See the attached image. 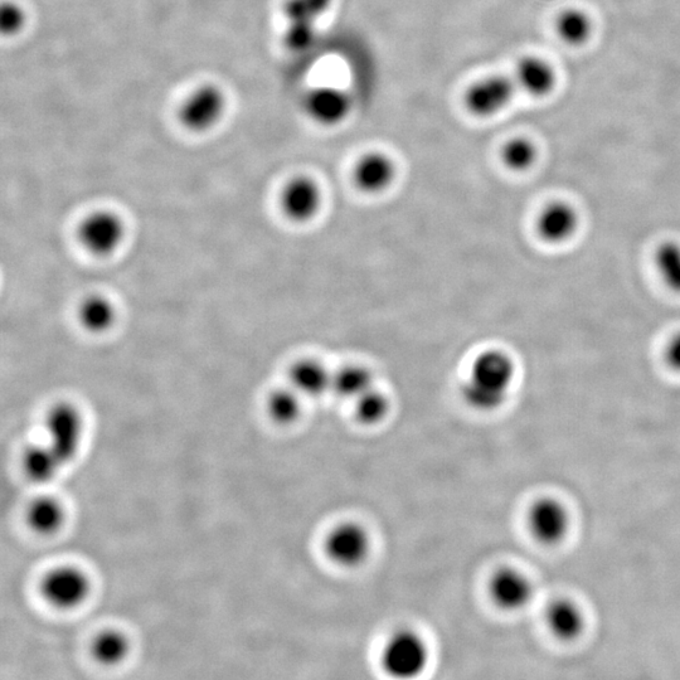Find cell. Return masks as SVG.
<instances>
[{
	"instance_id": "obj_1",
	"label": "cell",
	"mask_w": 680,
	"mask_h": 680,
	"mask_svg": "<svg viewBox=\"0 0 680 680\" xmlns=\"http://www.w3.org/2000/svg\"><path fill=\"white\" fill-rule=\"evenodd\" d=\"M512 359L502 351H487L476 357L461 392L466 405L480 412L498 410L507 401L514 381Z\"/></svg>"
},
{
	"instance_id": "obj_2",
	"label": "cell",
	"mask_w": 680,
	"mask_h": 680,
	"mask_svg": "<svg viewBox=\"0 0 680 680\" xmlns=\"http://www.w3.org/2000/svg\"><path fill=\"white\" fill-rule=\"evenodd\" d=\"M429 648L414 631H398L387 641L383 650L382 664L391 677L414 679L425 672L429 664Z\"/></svg>"
},
{
	"instance_id": "obj_3",
	"label": "cell",
	"mask_w": 680,
	"mask_h": 680,
	"mask_svg": "<svg viewBox=\"0 0 680 680\" xmlns=\"http://www.w3.org/2000/svg\"><path fill=\"white\" fill-rule=\"evenodd\" d=\"M126 225L118 213L99 210L90 213L77 228L80 244L91 255L108 257L123 246Z\"/></svg>"
},
{
	"instance_id": "obj_4",
	"label": "cell",
	"mask_w": 680,
	"mask_h": 680,
	"mask_svg": "<svg viewBox=\"0 0 680 680\" xmlns=\"http://www.w3.org/2000/svg\"><path fill=\"white\" fill-rule=\"evenodd\" d=\"M47 444L68 464L79 453L84 421L80 411L71 403L60 402L53 406L46 417Z\"/></svg>"
},
{
	"instance_id": "obj_5",
	"label": "cell",
	"mask_w": 680,
	"mask_h": 680,
	"mask_svg": "<svg viewBox=\"0 0 680 680\" xmlns=\"http://www.w3.org/2000/svg\"><path fill=\"white\" fill-rule=\"evenodd\" d=\"M527 522L533 538L544 546H556L565 541L571 529V516L565 504L550 497L533 503Z\"/></svg>"
},
{
	"instance_id": "obj_6",
	"label": "cell",
	"mask_w": 680,
	"mask_h": 680,
	"mask_svg": "<svg viewBox=\"0 0 680 680\" xmlns=\"http://www.w3.org/2000/svg\"><path fill=\"white\" fill-rule=\"evenodd\" d=\"M371 537L357 523H343L328 534L325 552L335 565L352 568L361 566L371 553Z\"/></svg>"
},
{
	"instance_id": "obj_7",
	"label": "cell",
	"mask_w": 680,
	"mask_h": 680,
	"mask_svg": "<svg viewBox=\"0 0 680 680\" xmlns=\"http://www.w3.org/2000/svg\"><path fill=\"white\" fill-rule=\"evenodd\" d=\"M89 591V580L74 567L56 568L42 582L43 596L60 609L79 606L89 595Z\"/></svg>"
},
{
	"instance_id": "obj_8",
	"label": "cell",
	"mask_w": 680,
	"mask_h": 680,
	"mask_svg": "<svg viewBox=\"0 0 680 680\" xmlns=\"http://www.w3.org/2000/svg\"><path fill=\"white\" fill-rule=\"evenodd\" d=\"M514 95V86L507 77L489 76L475 82L465 96L466 108L479 118H489L507 108Z\"/></svg>"
},
{
	"instance_id": "obj_9",
	"label": "cell",
	"mask_w": 680,
	"mask_h": 680,
	"mask_svg": "<svg viewBox=\"0 0 680 680\" xmlns=\"http://www.w3.org/2000/svg\"><path fill=\"white\" fill-rule=\"evenodd\" d=\"M322 191L308 177L291 179L281 193L280 207L286 218L295 223L314 220L322 208Z\"/></svg>"
},
{
	"instance_id": "obj_10",
	"label": "cell",
	"mask_w": 680,
	"mask_h": 680,
	"mask_svg": "<svg viewBox=\"0 0 680 680\" xmlns=\"http://www.w3.org/2000/svg\"><path fill=\"white\" fill-rule=\"evenodd\" d=\"M489 595L499 609L519 611L531 602L533 586L521 571L504 567L495 572L490 580Z\"/></svg>"
},
{
	"instance_id": "obj_11",
	"label": "cell",
	"mask_w": 680,
	"mask_h": 680,
	"mask_svg": "<svg viewBox=\"0 0 680 680\" xmlns=\"http://www.w3.org/2000/svg\"><path fill=\"white\" fill-rule=\"evenodd\" d=\"M225 97L215 87H203L193 92L184 102L181 111L182 123L193 131L211 129L225 113Z\"/></svg>"
},
{
	"instance_id": "obj_12",
	"label": "cell",
	"mask_w": 680,
	"mask_h": 680,
	"mask_svg": "<svg viewBox=\"0 0 680 680\" xmlns=\"http://www.w3.org/2000/svg\"><path fill=\"white\" fill-rule=\"evenodd\" d=\"M352 102L343 90L335 87H317L309 92L305 109L310 118L325 126L342 123L351 111Z\"/></svg>"
},
{
	"instance_id": "obj_13",
	"label": "cell",
	"mask_w": 680,
	"mask_h": 680,
	"mask_svg": "<svg viewBox=\"0 0 680 680\" xmlns=\"http://www.w3.org/2000/svg\"><path fill=\"white\" fill-rule=\"evenodd\" d=\"M354 183L367 194L385 192L396 178V165L388 155L378 152L363 155L354 168Z\"/></svg>"
},
{
	"instance_id": "obj_14",
	"label": "cell",
	"mask_w": 680,
	"mask_h": 680,
	"mask_svg": "<svg viewBox=\"0 0 680 680\" xmlns=\"http://www.w3.org/2000/svg\"><path fill=\"white\" fill-rule=\"evenodd\" d=\"M580 225V216L575 208L566 202H553L543 208L537 220V231L544 241L561 244L575 235Z\"/></svg>"
},
{
	"instance_id": "obj_15",
	"label": "cell",
	"mask_w": 680,
	"mask_h": 680,
	"mask_svg": "<svg viewBox=\"0 0 680 680\" xmlns=\"http://www.w3.org/2000/svg\"><path fill=\"white\" fill-rule=\"evenodd\" d=\"M546 623L557 639L572 641L584 633L585 615L575 601L557 599L547 607Z\"/></svg>"
},
{
	"instance_id": "obj_16",
	"label": "cell",
	"mask_w": 680,
	"mask_h": 680,
	"mask_svg": "<svg viewBox=\"0 0 680 680\" xmlns=\"http://www.w3.org/2000/svg\"><path fill=\"white\" fill-rule=\"evenodd\" d=\"M289 381L300 396L319 397L332 390L333 373L314 359H303L290 368Z\"/></svg>"
},
{
	"instance_id": "obj_17",
	"label": "cell",
	"mask_w": 680,
	"mask_h": 680,
	"mask_svg": "<svg viewBox=\"0 0 680 680\" xmlns=\"http://www.w3.org/2000/svg\"><path fill=\"white\" fill-rule=\"evenodd\" d=\"M77 319L81 327L92 334H104L114 327L118 310L109 298L101 294H91L81 300L77 308Z\"/></svg>"
},
{
	"instance_id": "obj_18",
	"label": "cell",
	"mask_w": 680,
	"mask_h": 680,
	"mask_svg": "<svg viewBox=\"0 0 680 680\" xmlns=\"http://www.w3.org/2000/svg\"><path fill=\"white\" fill-rule=\"evenodd\" d=\"M518 85L529 95L543 97L556 86V74L551 65L537 57H528L519 63Z\"/></svg>"
},
{
	"instance_id": "obj_19",
	"label": "cell",
	"mask_w": 680,
	"mask_h": 680,
	"mask_svg": "<svg viewBox=\"0 0 680 680\" xmlns=\"http://www.w3.org/2000/svg\"><path fill=\"white\" fill-rule=\"evenodd\" d=\"M23 463L29 478L37 483L51 482L65 466L48 444L31 446L24 455Z\"/></svg>"
},
{
	"instance_id": "obj_20",
	"label": "cell",
	"mask_w": 680,
	"mask_h": 680,
	"mask_svg": "<svg viewBox=\"0 0 680 680\" xmlns=\"http://www.w3.org/2000/svg\"><path fill=\"white\" fill-rule=\"evenodd\" d=\"M373 387L372 373L362 366H347L333 373L332 390L348 400L356 401Z\"/></svg>"
},
{
	"instance_id": "obj_21",
	"label": "cell",
	"mask_w": 680,
	"mask_h": 680,
	"mask_svg": "<svg viewBox=\"0 0 680 680\" xmlns=\"http://www.w3.org/2000/svg\"><path fill=\"white\" fill-rule=\"evenodd\" d=\"M63 508L55 498L41 497L32 502L28 509V523L34 531L51 534L62 526Z\"/></svg>"
},
{
	"instance_id": "obj_22",
	"label": "cell",
	"mask_w": 680,
	"mask_h": 680,
	"mask_svg": "<svg viewBox=\"0 0 680 680\" xmlns=\"http://www.w3.org/2000/svg\"><path fill=\"white\" fill-rule=\"evenodd\" d=\"M556 29L561 40L573 47L585 45L592 34V22L580 9H567L557 18Z\"/></svg>"
},
{
	"instance_id": "obj_23",
	"label": "cell",
	"mask_w": 680,
	"mask_h": 680,
	"mask_svg": "<svg viewBox=\"0 0 680 680\" xmlns=\"http://www.w3.org/2000/svg\"><path fill=\"white\" fill-rule=\"evenodd\" d=\"M266 408L270 419L276 424H293L298 420L301 412L300 395L293 387L279 388L270 393Z\"/></svg>"
},
{
	"instance_id": "obj_24",
	"label": "cell",
	"mask_w": 680,
	"mask_h": 680,
	"mask_svg": "<svg viewBox=\"0 0 680 680\" xmlns=\"http://www.w3.org/2000/svg\"><path fill=\"white\" fill-rule=\"evenodd\" d=\"M655 267L669 290L680 294V244L667 241L655 252Z\"/></svg>"
},
{
	"instance_id": "obj_25",
	"label": "cell",
	"mask_w": 680,
	"mask_h": 680,
	"mask_svg": "<svg viewBox=\"0 0 680 680\" xmlns=\"http://www.w3.org/2000/svg\"><path fill=\"white\" fill-rule=\"evenodd\" d=\"M129 652V643L119 631L109 630L101 633L92 644V654L97 662L115 665L123 662Z\"/></svg>"
},
{
	"instance_id": "obj_26",
	"label": "cell",
	"mask_w": 680,
	"mask_h": 680,
	"mask_svg": "<svg viewBox=\"0 0 680 680\" xmlns=\"http://www.w3.org/2000/svg\"><path fill=\"white\" fill-rule=\"evenodd\" d=\"M357 419L364 425H376L386 419L390 412V401L376 387L364 393L356 401Z\"/></svg>"
},
{
	"instance_id": "obj_27",
	"label": "cell",
	"mask_w": 680,
	"mask_h": 680,
	"mask_svg": "<svg viewBox=\"0 0 680 680\" xmlns=\"http://www.w3.org/2000/svg\"><path fill=\"white\" fill-rule=\"evenodd\" d=\"M332 2L333 0H290V26L317 28L318 19L328 11Z\"/></svg>"
},
{
	"instance_id": "obj_28",
	"label": "cell",
	"mask_w": 680,
	"mask_h": 680,
	"mask_svg": "<svg viewBox=\"0 0 680 680\" xmlns=\"http://www.w3.org/2000/svg\"><path fill=\"white\" fill-rule=\"evenodd\" d=\"M505 165L514 172H523L536 163L537 149L531 140L517 138L505 144L502 153Z\"/></svg>"
},
{
	"instance_id": "obj_29",
	"label": "cell",
	"mask_w": 680,
	"mask_h": 680,
	"mask_svg": "<svg viewBox=\"0 0 680 680\" xmlns=\"http://www.w3.org/2000/svg\"><path fill=\"white\" fill-rule=\"evenodd\" d=\"M665 361L674 371L680 372V333L675 334L669 340L668 346L665 348Z\"/></svg>"
},
{
	"instance_id": "obj_30",
	"label": "cell",
	"mask_w": 680,
	"mask_h": 680,
	"mask_svg": "<svg viewBox=\"0 0 680 680\" xmlns=\"http://www.w3.org/2000/svg\"><path fill=\"white\" fill-rule=\"evenodd\" d=\"M3 28L9 32H14L21 26L22 16L16 7H4L2 17Z\"/></svg>"
}]
</instances>
